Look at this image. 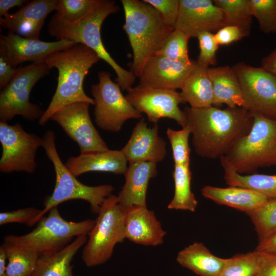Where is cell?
Wrapping results in <instances>:
<instances>
[{
  "mask_svg": "<svg viewBox=\"0 0 276 276\" xmlns=\"http://www.w3.org/2000/svg\"><path fill=\"white\" fill-rule=\"evenodd\" d=\"M183 111L195 152L209 159L225 155L240 138L248 133L254 122L252 113L242 107L187 106Z\"/></svg>",
  "mask_w": 276,
  "mask_h": 276,
  "instance_id": "6da1fadb",
  "label": "cell"
},
{
  "mask_svg": "<svg viewBox=\"0 0 276 276\" xmlns=\"http://www.w3.org/2000/svg\"><path fill=\"white\" fill-rule=\"evenodd\" d=\"M100 59L94 51L80 43L45 59L44 62L51 68L58 70V83L48 107L38 120L40 125L44 126L55 112L65 105L76 102L95 105L94 99L85 93L83 82L89 70Z\"/></svg>",
  "mask_w": 276,
  "mask_h": 276,
  "instance_id": "7a4b0ae2",
  "label": "cell"
},
{
  "mask_svg": "<svg viewBox=\"0 0 276 276\" xmlns=\"http://www.w3.org/2000/svg\"><path fill=\"white\" fill-rule=\"evenodd\" d=\"M120 7L113 0H97L88 14L79 21L69 24L53 15L49 21L48 31L57 40L66 39L84 44L94 51L114 71L116 81L123 90H128L134 84L136 77L121 67L110 56L104 47L101 35L102 25L111 14L117 12Z\"/></svg>",
  "mask_w": 276,
  "mask_h": 276,
  "instance_id": "3957f363",
  "label": "cell"
},
{
  "mask_svg": "<svg viewBox=\"0 0 276 276\" xmlns=\"http://www.w3.org/2000/svg\"><path fill=\"white\" fill-rule=\"evenodd\" d=\"M121 2L125 14L123 29L133 53L131 72L139 78L147 63L162 49L174 28L165 24L158 12L144 1Z\"/></svg>",
  "mask_w": 276,
  "mask_h": 276,
  "instance_id": "277c9868",
  "label": "cell"
},
{
  "mask_svg": "<svg viewBox=\"0 0 276 276\" xmlns=\"http://www.w3.org/2000/svg\"><path fill=\"white\" fill-rule=\"evenodd\" d=\"M39 220L33 231L21 236L7 235L3 244L30 250L39 256L51 255L64 248L74 237L87 235L95 223L92 219L67 221L62 217L57 206Z\"/></svg>",
  "mask_w": 276,
  "mask_h": 276,
  "instance_id": "5b68a950",
  "label": "cell"
},
{
  "mask_svg": "<svg viewBox=\"0 0 276 276\" xmlns=\"http://www.w3.org/2000/svg\"><path fill=\"white\" fill-rule=\"evenodd\" d=\"M42 138V147L53 164L56 179L52 193L44 198L38 221L53 208L71 200L88 202L91 212L98 214L105 199L112 194L114 187L110 185L89 186L79 181L62 163L57 150L54 131L48 130Z\"/></svg>",
  "mask_w": 276,
  "mask_h": 276,
  "instance_id": "8992f818",
  "label": "cell"
},
{
  "mask_svg": "<svg viewBox=\"0 0 276 276\" xmlns=\"http://www.w3.org/2000/svg\"><path fill=\"white\" fill-rule=\"evenodd\" d=\"M252 127L224 157L238 173H252L259 168L276 166V119L251 113Z\"/></svg>",
  "mask_w": 276,
  "mask_h": 276,
  "instance_id": "52a82bcc",
  "label": "cell"
},
{
  "mask_svg": "<svg viewBox=\"0 0 276 276\" xmlns=\"http://www.w3.org/2000/svg\"><path fill=\"white\" fill-rule=\"evenodd\" d=\"M125 213L117 196L111 194L105 199L82 250V259L86 266L94 267L106 262L115 246L126 239Z\"/></svg>",
  "mask_w": 276,
  "mask_h": 276,
  "instance_id": "ba28073f",
  "label": "cell"
},
{
  "mask_svg": "<svg viewBox=\"0 0 276 276\" xmlns=\"http://www.w3.org/2000/svg\"><path fill=\"white\" fill-rule=\"evenodd\" d=\"M51 68L44 62H34L17 67L16 73L0 94V120L7 122L16 116L31 121L39 120L44 111L30 102L34 86L48 75Z\"/></svg>",
  "mask_w": 276,
  "mask_h": 276,
  "instance_id": "9c48e42d",
  "label": "cell"
},
{
  "mask_svg": "<svg viewBox=\"0 0 276 276\" xmlns=\"http://www.w3.org/2000/svg\"><path fill=\"white\" fill-rule=\"evenodd\" d=\"M98 79L91 86V94L95 101V121L100 128L118 132L127 120L142 118L123 95L119 84L111 80L109 72H99Z\"/></svg>",
  "mask_w": 276,
  "mask_h": 276,
  "instance_id": "30bf717a",
  "label": "cell"
},
{
  "mask_svg": "<svg viewBox=\"0 0 276 276\" xmlns=\"http://www.w3.org/2000/svg\"><path fill=\"white\" fill-rule=\"evenodd\" d=\"M0 142L2 148L1 172L32 173L35 171L36 153L42 146V137L26 132L19 123L10 125L1 121Z\"/></svg>",
  "mask_w": 276,
  "mask_h": 276,
  "instance_id": "8fae6325",
  "label": "cell"
},
{
  "mask_svg": "<svg viewBox=\"0 0 276 276\" xmlns=\"http://www.w3.org/2000/svg\"><path fill=\"white\" fill-rule=\"evenodd\" d=\"M232 67L241 87L242 108L276 119V76L262 66L254 67L242 62Z\"/></svg>",
  "mask_w": 276,
  "mask_h": 276,
  "instance_id": "7c38bea8",
  "label": "cell"
},
{
  "mask_svg": "<svg viewBox=\"0 0 276 276\" xmlns=\"http://www.w3.org/2000/svg\"><path fill=\"white\" fill-rule=\"evenodd\" d=\"M127 91L128 101L140 113L146 114L149 121L157 124L160 119L167 118L182 127L186 125L184 112L179 107L180 104L186 103L180 92L140 83Z\"/></svg>",
  "mask_w": 276,
  "mask_h": 276,
  "instance_id": "4fadbf2b",
  "label": "cell"
},
{
  "mask_svg": "<svg viewBox=\"0 0 276 276\" xmlns=\"http://www.w3.org/2000/svg\"><path fill=\"white\" fill-rule=\"evenodd\" d=\"M90 104L76 102L63 106L51 117L79 146L81 154L109 149L93 125L89 116Z\"/></svg>",
  "mask_w": 276,
  "mask_h": 276,
  "instance_id": "5bb4252c",
  "label": "cell"
},
{
  "mask_svg": "<svg viewBox=\"0 0 276 276\" xmlns=\"http://www.w3.org/2000/svg\"><path fill=\"white\" fill-rule=\"evenodd\" d=\"M76 43L66 39L45 42L8 32L6 35H0V56L12 66L16 67L26 61L44 62L51 55Z\"/></svg>",
  "mask_w": 276,
  "mask_h": 276,
  "instance_id": "9a60e30c",
  "label": "cell"
},
{
  "mask_svg": "<svg viewBox=\"0 0 276 276\" xmlns=\"http://www.w3.org/2000/svg\"><path fill=\"white\" fill-rule=\"evenodd\" d=\"M225 26L221 10L211 0H179L174 29L191 38L201 33L218 30Z\"/></svg>",
  "mask_w": 276,
  "mask_h": 276,
  "instance_id": "2e32d148",
  "label": "cell"
},
{
  "mask_svg": "<svg viewBox=\"0 0 276 276\" xmlns=\"http://www.w3.org/2000/svg\"><path fill=\"white\" fill-rule=\"evenodd\" d=\"M121 151L129 164L143 162L157 164L167 154L166 143L159 135L158 126L155 124L152 127H148L143 118L136 124Z\"/></svg>",
  "mask_w": 276,
  "mask_h": 276,
  "instance_id": "e0dca14e",
  "label": "cell"
},
{
  "mask_svg": "<svg viewBox=\"0 0 276 276\" xmlns=\"http://www.w3.org/2000/svg\"><path fill=\"white\" fill-rule=\"evenodd\" d=\"M58 0L28 1L14 13L1 17L0 24L9 32L29 39H39L48 15L56 10Z\"/></svg>",
  "mask_w": 276,
  "mask_h": 276,
  "instance_id": "ac0fdd59",
  "label": "cell"
},
{
  "mask_svg": "<svg viewBox=\"0 0 276 276\" xmlns=\"http://www.w3.org/2000/svg\"><path fill=\"white\" fill-rule=\"evenodd\" d=\"M194 64V61L186 64L162 55H156L144 67L139 77L140 83L163 89H181Z\"/></svg>",
  "mask_w": 276,
  "mask_h": 276,
  "instance_id": "d6986e66",
  "label": "cell"
},
{
  "mask_svg": "<svg viewBox=\"0 0 276 276\" xmlns=\"http://www.w3.org/2000/svg\"><path fill=\"white\" fill-rule=\"evenodd\" d=\"M125 232L130 241L153 246L162 244L167 234L154 212L147 205H133L126 210Z\"/></svg>",
  "mask_w": 276,
  "mask_h": 276,
  "instance_id": "ffe728a7",
  "label": "cell"
},
{
  "mask_svg": "<svg viewBox=\"0 0 276 276\" xmlns=\"http://www.w3.org/2000/svg\"><path fill=\"white\" fill-rule=\"evenodd\" d=\"M157 164L143 162L129 164L124 175L125 181L117 196L119 204L125 210L133 205L146 206L149 180L157 174Z\"/></svg>",
  "mask_w": 276,
  "mask_h": 276,
  "instance_id": "44dd1931",
  "label": "cell"
},
{
  "mask_svg": "<svg viewBox=\"0 0 276 276\" xmlns=\"http://www.w3.org/2000/svg\"><path fill=\"white\" fill-rule=\"evenodd\" d=\"M127 163L121 150L108 149L71 156L65 165L73 174L77 177L89 172L124 175L128 167Z\"/></svg>",
  "mask_w": 276,
  "mask_h": 276,
  "instance_id": "7402d4cb",
  "label": "cell"
},
{
  "mask_svg": "<svg viewBox=\"0 0 276 276\" xmlns=\"http://www.w3.org/2000/svg\"><path fill=\"white\" fill-rule=\"evenodd\" d=\"M205 198L221 205H225L245 212L254 211L269 199L254 190L238 187L220 188L205 186L201 189Z\"/></svg>",
  "mask_w": 276,
  "mask_h": 276,
  "instance_id": "603a6c76",
  "label": "cell"
},
{
  "mask_svg": "<svg viewBox=\"0 0 276 276\" xmlns=\"http://www.w3.org/2000/svg\"><path fill=\"white\" fill-rule=\"evenodd\" d=\"M213 94V106L226 104L228 107H243L244 101L237 76L228 65L209 67Z\"/></svg>",
  "mask_w": 276,
  "mask_h": 276,
  "instance_id": "cb8c5ba5",
  "label": "cell"
},
{
  "mask_svg": "<svg viewBox=\"0 0 276 276\" xmlns=\"http://www.w3.org/2000/svg\"><path fill=\"white\" fill-rule=\"evenodd\" d=\"M213 255L202 242H194L180 250L177 262L200 276H219L226 262Z\"/></svg>",
  "mask_w": 276,
  "mask_h": 276,
  "instance_id": "d4e9b609",
  "label": "cell"
},
{
  "mask_svg": "<svg viewBox=\"0 0 276 276\" xmlns=\"http://www.w3.org/2000/svg\"><path fill=\"white\" fill-rule=\"evenodd\" d=\"M87 241V235H82L60 251L39 256L31 276H75L72 262Z\"/></svg>",
  "mask_w": 276,
  "mask_h": 276,
  "instance_id": "484cf974",
  "label": "cell"
},
{
  "mask_svg": "<svg viewBox=\"0 0 276 276\" xmlns=\"http://www.w3.org/2000/svg\"><path fill=\"white\" fill-rule=\"evenodd\" d=\"M209 67L194 61V66L180 89L184 101L192 108L213 106V88L208 73Z\"/></svg>",
  "mask_w": 276,
  "mask_h": 276,
  "instance_id": "4316f807",
  "label": "cell"
},
{
  "mask_svg": "<svg viewBox=\"0 0 276 276\" xmlns=\"http://www.w3.org/2000/svg\"><path fill=\"white\" fill-rule=\"evenodd\" d=\"M219 159L224 170V179L228 186L249 189L268 199L276 198V175L241 174L234 169L224 156Z\"/></svg>",
  "mask_w": 276,
  "mask_h": 276,
  "instance_id": "83f0119b",
  "label": "cell"
},
{
  "mask_svg": "<svg viewBox=\"0 0 276 276\" xmlns=\"http://www.w3.org/2000/svg\"><path fill=\"white\" fill-rule=\"evenodd\" d=\"M173 177L174 193L168 209L194 212L198 202L191 189L192 172L190 165H174Z\"/></svg>",
  "mask_w": 276,
  "mask_h": 276,
  "instance_id": "f1b7e54d",
  "label": "cell"
},
{
  "mask_svg": "<svg viewBox=\"0 0 276 276\" xmlns=\"http://www.w3.org/2000/svg\"><path fill=\"white\" fill-rule=\"evenodd\" d=\"M263 258L264 252L256 250L227 258L219 276H257Z\"/></svg>",
  "mask_w": 276,
  "mask_h": 276,
  "instance_id": "f546056e",
  "label": "cell"
},
{
  "mask_svg": "<svg viewBox=\"0 0 276 276\" xmlns=\"http://www.w3.org/2000/svg\"><path fill=\"white\" fill-rule=\"evenodd\" d=\"M222 11L225 26L232 25L250 31L252 21L249 0H214Z\"/></svg>",
  "mask_w": 276,
  "mask_h": 276,
  "instance_id": "4dcf8cb0",
  "label": "cell"
},
{
  "mask_svg": "<svg viewBox=\"0 0 276 276\" xmlns=\"http://www.w3.org/2000/svg\"><path fill=\"white\" fill-rule=\"evenodd\" d=\"M2 245L7 254L6 276H31L35 269L39 255L30 250Z\"/></svg>",
  "mask_w": 276,
  "mask_h": 276,
  "instance_id": "1f68e13d",
  "label": "cell"
},
{
  "mask_svg": "<svg viewBox=\"0 0 276 276\" xmlns=\"http://www.w3.org/2000/svg\"><path fill=\"white\" fill-rule=\"evenodd\" d=\"M258 236L259 242L276 229V198L269 199L264 204L247 214Z\"/></svg>",
  "mask_w": 276,
  "mask_h": 276,
  "instance_id": "d6a6232c",
  "label": "cell"
},
{
  "mask_svg": "<svg viewBox=\"0 0 276 276\" xmlns=\"http://www.w3.org/2000/svg\"><path fill=\"white\" fill-rule=\"evenodd\" d=\"M190 38L183 32L174 29L156 55H162L186 64L192 63L193 60L190 59L188 54V42Z\"/></svg>",
  "mask_w": 276,
  "mask_h": 276,
  "instance_id": "836d02e7",
  "label": "cell"
},
{
  "mask_svg": "<svg viewBox=\"0 0 276 276\" xmlns=\"http://www.w3.org/2000/svg\"><path fill=\"white\" fill-rule=\"evenodd\" d=\"M97 0H58L54 15L69 23L77 22L90 12Z\"/></svg>",
  "mask_w": 276,
  "mask_h": 276,
  "instance_id": "e575fe53",
  "label": "cell"
},
{
  "mask_svg": "<svg viewBox=\"0 0 276 276\" xmlns=\"http://www.w3.org/2000/svg\"><path fill=\"white\" fill-rule=\"evenodd\" d=\"M191 134L188 125L180 130H176L168 128L166 134L171 145L174 165H190L191 149L189 139Z\"/></svg>",
  "mask_w": 276,
  "mask_h": 276,
  "instance_id": "d590c367",
  "label": "cell"
},
{
  "mask_svg": "<svg viewBox=\"0 0 276 276\" xmlns=\"http://www.w3.org/2000/svg\"><path fill=\"white\" fill-rule=\"evenodd\" d=\"M251 13L265 33H276V0H249Z\"/></svg>",
  "mask_w": 276,
  "mask_h": 276,
  "instance_id": "8d00e7d4",
  "label": "cell"
},
{
  "mask_svg": "<svg viewBox=\"0 0 276 276\" xmlns=\"http://www.w3.org/2000/svg\"><path fill=\"white\" fill-rule=\"evenodd\" d=\"M198 40L200 52L196 62L200 65L209 67L217 63L216 52L219 45L217 43L214 34L210 32L200 33Z\"/></svg>",
  "mask_w": 276,
  "mask_h": 276,
  "instance_id": "74e56055",
  "label": "cell"
},
{
  "mask_svg": "<svg viewBox=\"0 0 276 276\" xmlns=\"http://www.w3.org/2000/svg\"><path fill=\"white\" fill-rule=\"evenodd\" d=\"M41 211L42 210L36 208L28 207L12 211L1 212L0 225L18 223L30 226H33L37 223L38 217Z\"/></svg>",
  "mask_w": 276,
  "mask_h": 276,
  "instance_id": "f35d334b",
  "label": "cell"
},
{
  "mask_svg": "<svg viewBox=\"0 0 276 276\" xmlns=\"http://www.w3.org/2000/svg\"><path fill=\"white\" fill-rule=\"evenodd\" d=\"M159 14L167 26L175 27L178 16L179 0H144Z\"/></svg>",
  "mask_w": 276,
  "mask_h": 276,
  "instance_id": "ab89813d",
  "label": "cell"
},
{
  "mask_svg": "<svg viewBox=\"0 0 276 276\" xmlns=\"http://www.w3.org/2000/svg\"><path fill=\"white\" fill-rule=\"evenodd\" d=\"M249 32L236 26L227 25L218 30L214 38L219 45H228L249 35Z\"/></svg>",
  "mask_w": 276,
  "mask_h": 276,
  "instance_id": "60d3db41",
  "label": "cell"
},
{
  "mask_svg": "<svg viewBox=\"0 0 276 276\" xmlns=\"http://www.w3.org/2000/svg\"><path fill=\"white\" fill-rule=\"evenodd\" d=\"M263 252V261L257 276H276V252Z\"/></svg>",
  "mask_w": 276,
  "mask_h": 276,
  "instance_id": "b9f144b4",
  "label": "cell"
},
{
  "mask_svg": "<svg viewBox=\"0 0 276 276\" xmlns=\"http://www.w3.org/2000/svg\"><path fill=\"white\" fill-rule=\"evenodd\" d=\"M17 67H14L0 56V88H5L14 77Z\"/></svg>",
  "mask_w": 276,
  "mask_h": 276,
  "instance_id": "7bdbcfd3",
  "label": "cell"
},
{
  "mask_svg": "<svg viewBox=\"0 0 276 276\" xmlns=\"http://www.w3.org/2000/svg\"><path fill=\"white\" fill-rule=\"evenodd\" d=\"M256 250L259 251L276 252V229L265 239L259 242Z\"/></svg>",
  "mask_w": 276,
  "mask_h": 276,
  "instance_id": "ee69618b",
  "label": "cell"
},
{
  "mask_svg": "<svg viewBox=\"0 0 276 276\" xmlns=\"http://www.w3.org/2000/svg\"><path fill=\"white\" fill-rule=\"evenodd\" d=\"M28 2L26 0H0L1 17L7 16L9 9L15 7H21Z\"/></svg>",
  "mask_w": 276,
  "mask_h": 276,
  "instance_id": "f6af8a7d",
  "label": "cell"
},
{
  "mask_svg": "<svg viewBox=\"0 0 276 276\" xmlns=\"http://www.w3.org/2000/svg\"><path fill=\"white\" fill-rule=\"evenodd\" d=\"M262 67L276 76V48L261 61Z\"/></svg>",
  "mask_w": 276,
  "mask_h": 276,
  "instance_id": "bcb514c9",
  "label": "cell"
},
{
  "mask_svg": "<svg viewBox=\"0 0 276 276\" xmlns=\"http://www.w3.org/2000/svg\"><path fill=\"white\" fill-rule=\"evenodd\" d=\"M7 261H8L7 251L2 245L0 247V276H6Z\"/></svg>",
  "mask_w": 276,
  "mask_h": 276,
  "instance_id": "7dc6e473",
  "label": "cell"
}]
</instances>
